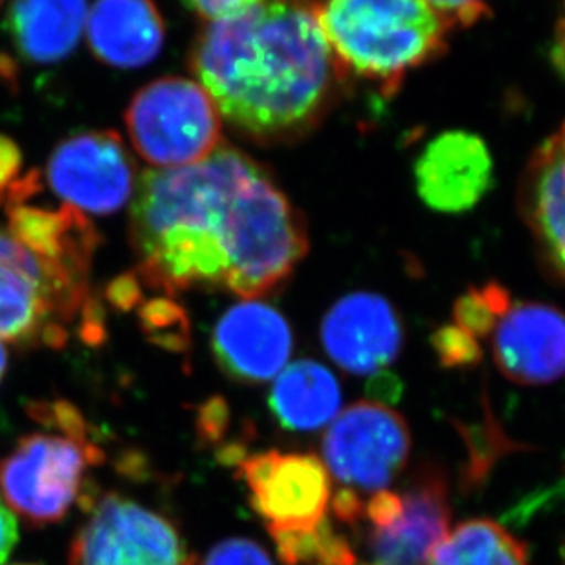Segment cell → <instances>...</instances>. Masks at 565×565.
Instances as JSON below:
<instances>
[{
	"label": "cell",
	"instance_id": "cell-27",
	"mask_svg": "<svg viewBox=\"0 0 565 565\" xmlns=\"http://www.w3.org/2000/svg\"><path fill=\"white\" fill-rule=\"evenodd\" d=\"M182 2L204 21L215 22L241 15L265 0H182Z\"/></svg>",
	"mask_w": 565,
	"mask_h": 565
},
{
	"label": "cell",
	"instance_id": "cell-20",
	"mask_svg": "<svg viewBox=\"0 0 565 565\" xmlns=\"http://www.w3.org/2000/svg\"><path fill=\"white\" fill-rule=\"evenodd\" d=\"M342 390L337 376L315 360H298L276 376L268 395L274 419L288 431H316L337 419Z\"/></svg>",
	"mask_w": 565,
	"mask_h": 565
},
{
	"label": "cell",
	"instance_id": "cell-4",
	"mask_svg": "<svg viewBox=\"0 0 565 565\" xmlns=\"http://www.w3.org/2000/svg\"><path fill=\"white\" fill-rule=\"evenodd\" d=\"M74 323L85 342L104 340L88 279L46 262L0 224V340L60 348Z\"/></svg>",
	"mask_w": 565,
	"mask_h": 565
},
{
	"label": "cell",
	"instance_id": "cell-14",
	"mask_svg": "<svg viewBox=\"0 0 565 565\" xmlns=\"http://www.w3.org/2000/svg\"><path fill=\"white\" fill-rule=\"evenodd\" d=\"M498 370L520 386H545L565 376V312L553 305L518 301L492 332Z\"/></svg>",
	"mask_w": 565,
	"mask_h": 565
},
{
	"label": "cell",
	"instance_id": "cell-23",
	"mask_svg": "<svg viewBox=\"0 0 565 565\" xmlns=\"http://www.w3.org/2000/svg\"><path fill=\"white\" fill-rule=\"evenodd\" d=\"M511 305V294L500 282L468 288L454 305V323L479 340L494 332Z\"/></svg>",
	"mask_w": 565,
	"mask_h": 565
},
{
	"label": "cell",
	"instance_id": "cell-13",
	"mask_svg": "<svg viewBox=\"0 0 565 565\" xmlns=\"http://www.w3.org/2000/svg\"><path fill=\"white\" fill-rule=\"evenodd\" d=\"M494 184V160L483 138L462 129L440 132L415 162L424 204L439 213L470 212Z\"/></svg>",
	"mask_w": 565,
	"mask_h": 565
},
{
	"label": "cell",
	"instance_id": "cell-15",
	"mask_svg": "<svg viewBox=\"0 0 565 565\" xmlns=\"http://www.w3.org/2000/svg\"><path fill=\"white\" fill-rule=\"evenodd\" d=\"M518 206L545 270L565 282V124L529 160Z\"/></svg>",
	"mask_w": 565,
	"mask_h": 565
},
{
	"label": "cell",
	"instance_id": "cell-34",
	"mask_svg": "<svg viewBox=\"0 0 565 565\" xmlns=\"http://www.w3.org/2000/svg\"><path fill=\"white\" fill-rule=\"evenodd\" d=\"M551 60L555 65L556 71L561 74L562 82L565 83V19L558 24L556 30L555 43H553V52H551Z\"/></svg>",
	"mask_w": 565,
	"mask_h": 565
},
{
	"label": "cell",
	"instance_id": "cell-11",
	"mask_svg": "<svg viewBox=\"0 0 565 565\" xmlns=\"http://www.w3.org/2000/svg\"><path fill=\"white\" fill-rule=\"evenodd\" d=\"M321 342L340 370L376 375L401 354L403 323L393 305L379 294H349L323 318Z\"/></svg>",
	"mask_w": 565,
	"mask_h": 565
},
{
	"label": "cell",
	"instance_id": "cell-28",
	"mask_svg": "<svg viewBox=\"0 0 565 565\" xmlns=\"http://www.w3.org/2000/svg\"><path fill=\"white\" fill-rule=\"evenodd\" d=\"M451 28L468 26L484 15L489 0H426Z\"/></svg>",
	"mask_w": 565,
	"mask_h": 565
},
{
	"label": "cell",
	"instance_id": "cell-19",
	"mask_svg": "<svg viewBox=\"0 0 565 565\" xmlns=\"http://www.w3.org/2000/svg\"><path fill=\"white\" fill-rule=\"evenodd\" d=\"M87 13V0H13L8 30L24 60L55 65L76 49Z\"/></svg>",
	"mask_w": 565,
	"mask_h": 565
},
{
	"label": "cell",
	"instance_id": "cell-29",
	"mask_svg": "<svg viewBox=\"0 0 565 565\" xmlns=\"http://www.w3.org/2000/svg\"><path fill=\"white\" fill-rule=\"evenodd\" d=\"M22 154L21 149L11 138L0 135V204L8 201L10 191L21 179Z\"/></svg>",
	"mask_w": 565,
	"mask_h": 565
},
{
	"label": "cell",
	"instance_id": "cell-32",
	"mask_svg": "<svg viewBox=\"0 0 565 565\" xmlns=\"http://www.w3.org/2000/svg\"><path fill=\"white\" fill-rule=\"evenodd\" d=\"M17 540H19V529H17L15 516L10 507L6 505V501L0 498V565L8 561Z\"/></svg>",
	"mask_w": 565,
	"mask_h": 565
},
{
	"label": "cell",
	"instance_id": "cell-36",
	"mask_svg": "<svg viewBox=\"0 0 565 565\" xmlns=\"http://www.w3.org/2000/svg\"><path fill=\"white\" fill-rule=\"evenodd\" d=\"M356 565H375V564H356Z\"/></svg>",
	"mask_w": 565,
	"mask_h": 565
},
{
	"label": "cell",
	"instance_id": "cell-22",
	"mask_svg": "<svg viewBox=\"0 0 565 565\" xmlns=\"http://www.w3.org/2000/svg\"><path fill=\"white\" fill-rule=\"evenodd\" d=\"M270 536L285 565H356L349 540L327 518L307 531H278Z\"/></svg>",
	"mask_w": 565,
	"mask_h": 565
},
{
	"label": "cell",
	"instance_id": "cell-7",
	"mask_svg": "<svg viewBox=\"0 0 565 565\" xmlns=\"http://www.w3.org/2000/svg\"><path fill=\"white\" fill-rule=\"evenodd\" d=\"M68 565L196 564L168 518L110 492L90 507L72 540Z\"/></svg>",
	"mask_w": 565,
	"mask_h": 565
},
{
	"label": "cell",
	"instance_id": "cell-30",
	"mask_svg": "<svg viewBox=\"0 0 565 565\" xmlns=\"http://www.w3.org/2000/svg\"><path fill=\"white\" fill-rule=\"evenodd\" d=\"M230 415L223 398H212L202 406L199 414V435L206 440H218L223 437Z\"/></svg>",
	"mask_w": 565,
	"mask_h": 565
},
{
	"label": "cell",
	"instance_id": "cell-2",
	"mask_svg": "<svg viewBox=\"0 0 565 565\" xmlns=\"http://www.w3.org/2000/svg\"><path fill=\"white\" fill-rule=\"evenodd\" d=\"M254 160L223 141L202 162L141 173L129 221L141 287L169 298L193 288L226 290L230 207Z\"/></svg>",
	"mask_w": 565,
	"mask_h": 565
},
{
	"label": "cell",
	"instance_id": "cell-5",
	"mask_svg": "<svg viewBox=\"0 0 565 565\" xmlns=\"http://www.w3.org/2000/svg\"><path fill=\"white\" fill-rule=\"evenodd\" d=\"M132 146L152 168L202 162L223 143L221 116L201 83L160 77L138 90L126 110Z\"/></svg>",
	"mask_w": 565,
	"mask_h": 565
},
{
	"label": "cell",
	"instance_id": "cell-12",
	"mask_svg": "<svg viewBox=\"0 0 565 565\" xmlns=\"http://www.w3.org/2000/svg\"><path fill=\"white\" fill-rule=\"evenodd\" d=\"M212 349L218 367L230 379L265 384L285 370L292 354V331L273 305L245 299L218 318Z\"/></svg>",
	"mask_w": 565,
	"mask_h": 565
},
{
	"label": "cell",
	"instance_id": "cell-9",
	"mask_svg": "<svg viewBox=\"0 0 565 565\" xmlns=\"http://www.w3.org/2000/svg\"><path fill=\"white\" fill-rule=\"evenodd\" d=\"M237 473L268 533L307 531L323 522L331 505V476L315 454L268 450L245 456Z\"/></svg>",
	"mask_w": 565,
	"mask_h": 565
},
{
	"label": "cell",
	"instance_id": "cell-8",
	"mask_svg": "<svg viewBox=\"0 0 565 565\" xmlns=\"http://www.w3.org/2000/svg\"><path fill=\"white\" fill-rule=\"evenodd\" d=\"M412 437L406 420L382 404H353L337 415L323 437L327 472L349 490L381 492L403 472Z\"/></svg>",
	"mask_w": 565,
	"mask_h": 565
},
{
	"label": "cell",
	"instance_id": "cell-6",
	"mask_svg": "<svg viewBox=\"0 0 565 565\" xmlns=\"http://www.w3.org/2000/svg\"><path fill=\"white\" fill-rule=\"evenodd\" d=\"M104 451L87 435L32 434L0 461L6 505L32 525L60 522L82 492L88 468Z\"/></svg>",
	"mask_w": 565,
	"mask_h": 565
},
{
	"label": "cell",
	"instance_id": "cell-24",
	"mask_svg": "<svg viewBox=\"0 0 565 565\" xmlns=\"http://www.w3.org/2000/svg\"><path fill=\"white\" fill-rule=\"evenodd\" d=\"M140 320L152 342L160 343L163 348L180 351L190 342L188 316L171 298L154 299L151 303L143 305Z\"/></svg>",
	"mask_w": 565,
	"mask_h": 565
},
{
	"label": "cell",
	"instance_id": "cell-18",
	"mask_svg": "<svg viewBox=\"0 0 565 565\" xmlns=\"http://www.w3.org/2000/svg\"><path fill=\"white\" fill-rule=\"evenodd\" d=\"M85 30L94 55L116 68L151 63L166 41L163 19L152 0H94Z\"/></svg>",
	"mask_w": 565,
	"mask_h": 565
},
{
	"label": "cell",
	"instance_id": "cell-31",
	"mask_svg": "<svg viewBox=\"0 0 565 565\" xmlns=\"http://www.w3.org/2000/svg\"><path fill=\"white\" fill-rule=\"evenodd\" d=\"M331 507L338 520H342L343 523L354 525L364 518V501L360 500L354 490H338L331 498Z\"/></svg>",
	"mask_w": 565,
	"mask_h": 565
},
{
	"label": "cell",
	"instance_id": "cell-26",
	"mask_svg": "<svg viewBox=\"0 0 565 565\" xmlns=\"http://www.w3.org/2000/svg\"><path fill=\"white\" fill-rule=\"evenodd\" d=\"M201 565H276L262 545L248 539H228L218 542L204 556Z\"/></svg>",
	"mask_w": 565,
	"mask_h": 565
},
{
	"label": "cell",
	"instance_id": "cell-37",
	"mask_svg": "<svg viewBox=\"0 0 565 565\" xmlns=\"http://www.w3.org/2000/svg\"><path fill=\"white\" fill-rule=\"evenodd\" d=\"M0 6H2V0H0Z\"/></svg>",
	"mask_w": 565,
	"mask_h": 565
},
{
	"label": "cell",
	"instance_id": "cell-1",
	"mask_svg": "<svg viewBox=\"0 0 565 565\" xmlns=\"http://www.w3.org/2000/svg\"><path fill=\"white\" fill-rule=\"evenodd\" d=\"M190 68L241 137L305 138L331 109L342 72L320 24V0H265L196 33Z\"/></svg>",
	"mask_w": 565,
	"mask_h": 565
},
{
	"label": "cell",
	"instance_id": "cell-25",
	"mask_svg": "<svg viewBox=\"0 0 565 565\" xmlns=\"http://www.w3.org/2000/svg\"><path fill=\"white\" fill-rule=\"evenodd\" d=\"M437 359L445 367H467V365L478 364L483 351L479 348L478 340L462 331L456 323L440 327L431 337Z\"/></svg>",
	"mask_w": 565,
	"mask_h": 565
},
{
	"label": "cell",
	"instance_id": "cell-17",
	"mask_svg": "<svg viewBox=\"0 0 565 565\" xmlns=\"http://www.w3.org/2000/svg\"><path fill=\"white\" fill-rule=\"evenodd\" d=\"M8 230L30 250L66 273L88 279L98 232L87 215L76 207L33 206L30 201L6 202Z\"/></svg>",
	"mask_w": 565,
	"mask_h": 565
},
{
	"label": "cell",
	"instance_id": "cell-3",
	"mask_svg": "<svg viewBox=\"0 0 565 565\" xmlns=\"http://www.w3.org/2000/svg\"><path fill=\"white\" fill-rule=\"evenodd\" d=\"M320 24L343 82L356 77L386 96L435 60L454 30L426 0H320Z\"/></svg>",
	"mask_w": 565,
	"mask_h": 565
},
{
	"label": "cell",
	"instance_id": "cell-33",
	"mask_svg": "<svg viewBox=\"0 0 565 565\" xmlns=\"http://www.w3.org/2000/svg\"><path fill=\"white\" fill-rule=\"evenodd\" d=\"M367 387H370L367 392H370L371 397H375L376 404H382V406H384V403H397L401 392H403V384H401L397 376L384 373V371L376 373Z\"/></svg>",
	"mask_w": 565,
	"mask_h": 565
},
{
	"label": "cell",
	"instance_id": "cell-10",
	"mask_svg": "<svg viewBox=\"0 0 565 565\" xmlns=\"http://www.w3.org/2000/svg\"><path fill=\"white\" fill-rule=\"evenodd\" d=\"M131 152L115 131L74 135L55 147L46 163V182L77 212L110 215L137 190Z\"/></svg>",
	"mask_w": 565,
	"mask_h": 565
},
{
	"label": "cell",
	"instance_id": "cell-35",
	"mask_svg": "<svg viewBox=\"0 0 565 565\" xmlns=\"http://www.w3.org/2000/svg\"><path fill=\"white\" fill-rule=\"evenodd\" d=\"M6 362H8V354H6L4 343L0 342V379L4 375Z\"/></svg>",
	"mask_w": 565,
	"mask_h": 565
},
{
	"label": "cell",
	"instance_id": "cell-21",
	"mask_svg": "<svg viewBox=\"0 0 565 565\" xmlns=\"http://www.w3.org/2000/svg\"><path fill=\"white\" fill-rule=\"evenodd\" d=\"M424 565H529L527 547L500 523L468 520L446 534Z\"/></svg>",
	"mask_w": 565,
	"mask_h": 565
},
{
	"label": "cell",
	"instance_id": "cell-16",
	"mask_svg": "<svg viewBox=\"0 0 565 565\" xmlns=\"http://www.w3.org/2000/svg\"><path fill=\"white\" fill-rule=\"evenodd\" d=\"M450 505L445 478L431 468L415 476L403 494V511L384 529H371L370 550L375 565H424L445 540Z\"/></svg>",
	"mask_w": 565,
	"mask_h": 565
}]
</instances>
